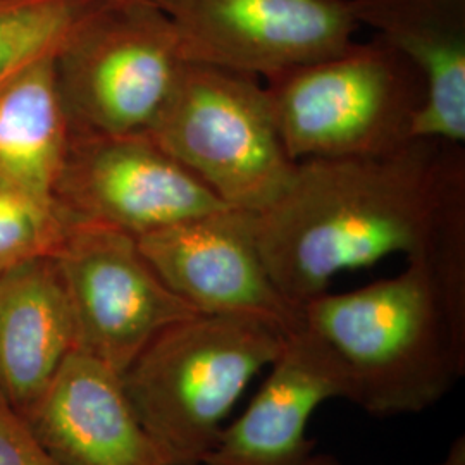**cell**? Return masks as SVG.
Wrapping results in <instances>:
<instances>
[{"label": "cell", "instance_id": "obj_6", "mask_svg": "<svg viewBox=\"0 0 465 465\" xmlns=\"http://www.w3.org/2000/svg\"><path fill=\"white\" fill-rule=\"evenodd\" d=\"M184 64L173 23L152 0H97L54 57L71 134L149 132Z\"/></svg>", "mask_w": 465, "mask_h": 465}, {"label": "cell", "instance_id": "obj_11", "mask_svg": "<svg viewBox=\"0 0 465 465\" xmlns=\"http://www.w3.org/2000/svg\"><path fill=\"white\" fill-rule=\"evenodd\" d=\"M21 416L59 465H173L136 416L121 374L80 350Z\"/></svg>", "mask_w": 465, "mask_h": 465}, {"label": "cell", "instance_id": "obj_5", "mask_svg": "<svg viewBox=\"0 0 465 465\" xmlns=\"http://www.w3.org/2000/svg\"><path fill=\"white\" fill-rule=\"evenodd\" d=\"M147 134L230 209L257 214L288 186L284 149L259 78L186 63Z\"/></svg>", "mask_w": 465, "mask_h": 465}, {"label": "cell", "instance_id": "obj_15", "mask_svg": "<svg viewBox=\"0 0 465 465\" xmlns=\"http://www.w3.org/2000/svg\"><path fill=\"white\" fill-rule=\"evenodd\" d=\"M54 57L0 86V180L49 197L71 136Z\"/></svg>", "mask_w": 465, "mask_h": 465}, {"label": "cell", "instance_id": "obj_4", "mask_svg": "<svg viewBox=\"0 0 465 465\" xmlns=\"http://www.w3.org/2000/svg\"><path fill=\"white\" fill-rule=\"evenodd\" d=\"M264 88L295 163L400 149L426 99L419 69L380 35L271 76Z\"/></svg>", "mask_w": 465, "mask_h": 465}, {"label": "cell", "instance_id": "obj_12", "mask_svg": "<svg viewBox=\"0 0 465 465\" xmlns=\"http://www.w3.org/2000/svg\"><path fill=\"white\" fill-rule=\"evenodd\" d=\"M267 369L249 407L224 426L200 465H307L316 455L309 422L324 401L343 399L331 357L300 324Z\"/></svg>", "mask_w": 465, "mask_h": 465}, {"label": "cell", "instance_id": "obj_1", "mask_svg": "<svg viewBox=\"0 0 465 465\" xmlns=\"http://www.w3.org/2000/svg\"><path fill=\"white\" fill-rule=\"evenodd\" d=\"M253 228L272 282L299 309L343 271L465 252L464 145L412 138L382 155L300 161Z\"/></svg>", "mask_w": 465, "mask_h": 465}, {"label": "cell", "instance_id": "obj_18", "mask_svg": "<svg viewBox=\"0 0 465 465\" xmlns=\"http://www.w3.org/2000/svg\"><path fill=\"white\" fill-rule=\"evenodd\" d=\"M0 465H59L34 431L25 417L0 397Z\"/></svg>", "mask_w": 465, "mask_h": 465}, {"label": "cell", "instance_id": "obj_19", "mask_svg": "<svg viewBox=\"0 0 465 465\" xmlns=\"http://www.w3.org/2000/svg\"><path fill=\"white\" fill-rule=\"evenodd\" d=\"M434 465H465V436H457L445 457Z\"/></svg>", "mask_w": 465, "mask_h": 465}, {"label": "cell", "instance_id": "obj_9", "mask_svg": "<svg viewBox=\"0 0 465 465\" xmlns=\"http://www.w3.org/2000/svg\"><path fill=\"white\" fill-rule=\"evenodd\" d=\"M186 63L271 78L349 47L361 28L350 0H152Z\"/></svg>", "mask_w": 465, "mask_h": 465}, {"label": "cell", "instance_id": "obj_10", "mask_svg": "<svg viewBox=\"0 0 465 465\" xmlns=\"http://www.w3.org/2000/svg\"><path fill=\"white\" fill-rule=\"evenodd\" d=\"M163 282L199 314L252 317L282 332L302 314L272 282L253 214L221 209L136 238Z\"/></svg>", "mask_w": 465, "mask_h": 465}, {"label": "cell", "instance_id": "obj_14", "mask_svg": "<svg viewBox=\"0 0 465 465\" xmlns=\"http://www.w3.org/2000/svg\"><path fill=\"white\" fill-rule=\"evenodd\" d=\"M73 350V316L52 257L2 274L0 397L25 414Z\"/></svg>", "mask_w": 465, "mask_h": 465}, {"label": "cell", "instance_id": "obj_20", "mask_svg": "<svg viewBox=\"0 0 465 465\" xmlns=\"http://www.w3.org/2000/svg\"><path fill=\"white\" fill-rule=\"evenodd\" d=\"M307 465H343L338 459H334L331 455H324V453H316Z\"/></svg>", "mask_w": 465, "mask_h": 465}, {"label": "cell", "instance_id": "obj_2", "mask_svg": "<svg viewBox=\"0 0 465 465\" xmlns=\"http://www.w3.org/2000/svg\"><path fill=\"white\" fill-rule=\"evenodd\" d=\"M300 314L331 357L343 400L371 416L424 412L465 374V303L426 257L393 278L324 292Z\"/></svg>", "mask_w": 465, "mask_h": 465}, {"label": "cell", "instance_id": "obj_13", "mask_svg": "<svg viewBox=\"0 0 465 465\" xmlns=\"http://www.w3.org/2000/svg\"><path fill=\"white\" fill-rule=\"evenodd\" d=\"M361 26L399 50L424 78L414 138L464 145L465 0H350Z\"/></svg>", "mask_w": 465, "mask_h": 465}, {"label": "cell", "instance_id": "obj_8", "mask_svg": "<svg viewBox=\"0 0 465 465\" xmlns=\"http://www.w3.org/2000/svg\"><path fill=\"white\" fill-rule=\"evenodd\" d=\"M52 199L67 223L134 238L230 209L147 132L71 134Z\"/></svg>", "mask_w": 465, "mask_h": 465}, {"label": "cell", "instance_id": "obj_7", "mask_svg": "<svg viewBox=\"0 0 465 465\" xmlns=\"http://www.w3.org/2000/svg\"><path fill=\"white\" fill-rule=\"evenodd\" d=\"M50 257L66 292L76 350L119 374L169 326L199 314L163 282L134 234L67 223Z\"/></svg>", "mask_w": 465, "mask_h": 465}, {"label": "cell", "instance_id": "obj_17", "mask_svg": "<svg viewBox=\"0 0 465 465\" xmlns=\"http://www.w3.org/2000/svg\"><path fill=\"white\" fill-rule=\"evenodd\" d=\"M66 228L52 197L0 180V276L50 257Z\"/></svg>", "mask_w": 465, "mask_h": 465}, {"label": "cell", "instance_id": "obj_3", "mask_svg": "<svg viewBox=\"0 0 465 465\" xmlns=\"http://www.w3.org/2000/svg\"><path fill=\"white\" fill-rule=\"evenodd\" d=\"M288 332L252 317L195 314L161 332L121 378L134 412L173 465H200L234 403Z\"/></svg>", "mask_w": 465, "mask_h": 465}, {"label": "cell", "instance_id": "obj_16", "mask_svg": "<svg viewBox=\"0 0 465 465\" xmlns=\"http://www.w3.org/2000/svg\"><path fill=\"white\" fill-rule=\"evenodd\" d=\"M97 0H0V86L25 67L55 55Z\"/></svg>", "mask_w": 465, "mask_h": 465}]
</instances>
